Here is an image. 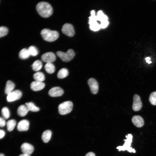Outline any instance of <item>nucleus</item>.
I'll return each mask as SVG.
<instances>
[{
	"label": "nucleus",
	"mask_w": 156,
	"mask_h": 156,
	"mask_svg": "<svg viewBox=\"0 0 156 156\" xmlns=\"http://www.w3.org/2000/svg\"><path fill=\"white\" fill-rule=\"evenodd\" d=\"M36 9L39 15L44 18L48 17L53 13L52 7L49 3L47 2H39L36 6Z\"/></svg>",
	"instance_id": "nucleus-1"
},
{
	"label": "nucleus",
	"mask_w": 156,
	"mask_h": 156,
	"mask_svg": "<svg viewBox=\"0 0 156 156\" xmlns=\"http://www.w3.org/2000/svg\"><path fill=\"white\" fill-rule=\"evenodd\" d=\"M41 34L45 40L49 42L55 40L58 38L59 36V33L56 31H51L46 28L42 30Z\"/></svg>",
	"instance_id": "nucleus-2"
},
{
	"label": "nucleus",
	"mask_w": 156,
	"mask_h": 156,
	"mask_svg": "<svg viewBox=\"0 0 156 156\" xmlns=\"http://www.w3.org/2000/svg\"><path fill=\"white\" fill-rule=\"evenodd\" d=\"M127 138L126 139L124 140L125 141L124 144L122 146H118L116 148L118 149L119 151H125L127 150L128 151L131 153H135V150L134 148H132L131 147V144L132 142L133 136L131 134H129L126 136Z\"/></svg>",
	"instance_id": "nucleus-3"
},
{
	"label": "nucleus",
	"mask_w": 156,
	"mask_h": 156,
	"mask_svg": "<svg viewBox=\"0 0 156 156\" xmlns=\"http://www.w3.org/2000/svg\"><path fill=\"white\" fill-rule=\"evenodd\" d=\"M73 106V103L71 101H67L63 102L58 106L59 112L62 115L67 114L72 111Z\"/></svg>",
	"instance_id": "nucleus-4"
},
{
	"label": "nucleus",
	"mask_w": 156,
	"mask_h": 156,
	"mask_svg": "<svg viewBox=\"0 0 156 156\" xmlns=\"http://www.w3.org/2000/svg\"><path fill=\"white\" fill-rule=\"evenodd\" d=\"M56 54L62 61L65 62L70 61L75 55V52L71 49H68L66 52L58 51L56 52Z\"/></svg>",
	"instance_id": "nucleus-5"
},
{
	"label": "nucleus",
	"mask_w": 156,
	"mask_h": 156,
	"mask_svg": "<svg viewBox=\"0 0 156 156\" xmlns=\"http://www.w3.org/2000/svg\"><path fill=\"white\" fill-rule=\"evenodd\" d=\"M96 15L94 10L91 11V16L89 17V24L90 29L94 31H97L101 29L100 24L97 22Z\"/></svg>",
	"instance_id": "nucleus-6"
},
{
	"label": "nucleus",
	"mask_w": 156,
	"mask_h": 156,
	"mask_svg": "<svg viewBox=\"0 0 156 156\" xmlns=\"http://www.w3.org/2000/svg\"><path fill=\"white\" fill-rule=\"evenodd\" d=\"M96 18L97 21L100 22L101 29L105 28L107 26L109 23L108 17L101 10L98 11L96 15Z\"/></svg>",
	"instance_id": "nucleus-7"
},
{
	"label": "nucleus",
	"mask_w": 156,
	"mask_h": 156,
	"mask_svg": "<svg viewBox=\"0 0 156 156\" xmlns=\"http://www.w3.org/2000/svg\"><path fill=\"white\" fill-rule=\"evenodd\" d=\"M62 31L64 34L70 37L73 36L75 34L73 27L68 23H65L63 25Z\"/></svg>",
	"instance_id": "nucleus-8"
},
{
	"label": "nucleus",
	"mask_w": 156,
	"mask_h": 156,
	"mask_svg": "<svg viewBox=\"0 0 156 156\" xmlns=\"http://www.w3.org/2000/svg\"><path fill=\"white\" fill-rule=\"evenodd\" d=\"M133 102L132 105V109L134 111H138L142 108V104L140 96L135 94L133 96Z\"/></svg>",
	"instance_id": "nucleus-9"
},
{
	"label": "nucleus",
	"mask_w": 156,
	"mask_h": 156,
	"mask_svg": "<svg viewBox=\"0 0 156 156\" xmlns=\"http://www.w3.org/2000/svg\"><path fill=\"white\" fill-rule=\"evenodd\" d=\"M88 83L92 93L93 94H96L99 90V85L96 80L91 78L88 80Z\"/></svg>",
	"instance_id": "nucleus-10"
},
{
	"label": "nucleus",
	"mask_w": 156,
	"mask_h": 156,
	"mask_svg": "<svg viewBox=\"0 0 156 156\" xmlns=\"http://www.w3.org/2000/svg\"><path fill=\"white\" fill-rule=\"evenodd\" d=\"M22 95V92L20 90H14L8 95L7 100L8 102L13 101L20 99Z\"/></svg>",
	"instance_id": "nucleus-11"
},
{
	"label": "nucleus",
	"mask_w": 156,
	"mask_h": 156,
	"mask_svg": "<svg viewBox=\"0 0 156 156\" xmlns=\"http://www.w3.org/2000/svg\"><path fill=\"white\" fill-rule=\"evenodd\" d=\"M41 59L43 62L46 63H52L55 61L56 57L53 53L48 52L42 55Z\"/></svg>",
	"instance_id": "nucleus-12"
},
{
	"label": "nucleus",
	"mask_w": 156,
	"mask_h": 156,
	"mask_svg": "<svg viewBox=\"0 0 156 156\" xmlns=\"http://www.w3.org/2000/svg\"><path fill=\"white\" fill-rule=\"evenodd\" d=\"M21 149L23 153L30 155L34 151V147L31 144L24 143L21 146Z\"/></svg>",
	"instance_id": "nucleus-13"
},
{
	"label": "nucleus",
	"mask_w": 156,
	"mask_h": 156,
	"mask_svg": "<svg viewBox=\"0 0 156 156\" xmlns=\"http://www.w3.org/2000/svg\"><path fill=\"white\" fill-rule=\"evenodd\" d=\"M64 93L63 89L59 87H55L51 88L49 91V95L52 97L61 96Z\"/></svg>",
	"instance_id": "nucleus-14"
},
{
	"label": "nucleus",
	"mask_w": 156,
	"mask_h": 156,
	"mask_svg": "<svg viewBox=\"0 0 156 156\" xmlns=\"http://www.w3.org/2000/svg\"><path fill=\"white\" fill-rule=\"evenodd\" d=\"M29 123L27 120H22L18 123L17 129L19 131H26L29 128Z\"/></svg>",
	"instance_id": "nucleus-15"
},
{
	"label": "nucleus",
	"mask_w": 156,
	"mask_h": 156,
	"mask_svg": "<svg viewBox=\"0 0 156 156\" xmlns=\"http://www.w3.org/2000/svg\"><path fill=\"white\" fill-rule=\"evenodd\" d=\"M131 121L134 125L138 127H141L144 124V121L143 118L139 115L133 116L131 119Z\"/></svg>",
	"instance_id": "nucleus-16"
},
{
	"label": "nucleus",
	"mask_w": 156,
	"mask_h": 156,
	"mask_svg": "<svg viewBox=\"0 0 156 156\" xmlns=\"http://www.w3.org/2000/svg\"><path fill=\"white\" fill-rule=\"evenodd\" d=\"M45 84L42 82L35 81L31 82L30 84L31 89L34 91H38L42 89Z\"/></svg>",
	"instance_id": "nucleus-17"
},
{
	"label": "nucleus",
	"mask_w": 156,
	"mask_h": 156,
	"mask_svg": "<svg viewBox=\"0 0 156 156\" xmlns=\"http://www.w3.org/2000/svg\"><path fill=\"white\" fill-rule=\"evenodd\" d=\"M14 87V84L11 81H8L6 83L5 89V93L7 95L8 94L13 91Z\"/></svg>",
	"instance_id": "nucleus-18"
},
{
	"label": "nucleus",
	"mask_w": 156,
	"mask_h": 156,
	"mask_svg": "<svg viewBox=\"0 0 156 156\" xmlns=\"http://www.w3.org/2000/svg\"><path fill=\"white\" fill-rule=\"evenodd\" d=\"M52 135L51 131L49 130L44 131L42 133V139L45 143L48 142L50 140Z\"/></svg>",
	"instance_id": "nucleus-19"
},
{
	"label": "nucleus",
	"mask_w": 156,
	"mask_h": 156,
	"mask_svg": "<svg viewBox=\"0 0 156 156\" xmlns=\"http://www.w3.org/2000/svg\"><path fill=\"white\" fill-rule=\"evenodd\" d=\"M29 111L26 106L21 105L18 108L17 112L19 116L23 117L27 115Z\"/></svg>",
	"instance_id": "nucleus-20"
},
{
	"label": "nucleus",
	"mask_w": 156,
	"mask_h": 156,
	"mask_svg": "<svg viewBox=\"0 0 156 156\" xmlns=\"http://www.w3.org/2000/svg\"><path fill=\"white\" fill-rule=\"evenodd\" d=\"M30 55L28 49L23 48L21 49L19 53V56L22 59L28 58Z\"/></svg>",
	"instance_id": "nucleus-21"
},
{
	"label": "nucleus",
	"mask_w": 156,
	"mask_h": 156,
	"mask_svg": "<svg viewBox=\"0 0 156 156\" xmlns=\"http://www.w3.org/2000/svg\"><path fill=\"white\" fill-rule=\"evenodd\" d=\"M34 79L36 81L42 82L45 79L44 74L40 72H38L33 75Z\"/></svg>",
	"instance_id": "nucleus-22"
},
{
	"label": "nucleus",
	"mask_w": 156,
	"mask_h": 156,
	"mask_svg": "<svg viewBox=\"0 0 156 156\" xmlns=\"http://www.w3.org/2000/svg\"><path fill=\"white\" fill-rule=\"evenodd\" d=\"M42 66L41 61L39 60H37L34 62L32 64V68L34 70L37 71L40 70Z\"/></svg>",
	"instance_id": "nucleus-23"
},
{
	"label": "nucleus",
	"mask_w": 156,
	"mask_h": 156,
	"mask_svg": "<svg viewBox=\"0 0 156 156\" xmlns=\"http://www.w3.org/2000/svg\"><path fill=\"white\" fill-rule=\"evenodd\" d=\"M68 74V70L63 68L59 70L57 74V76L59 79H63L66 77Z\"/></svg>",
	"instance_id": "nucleus-24"
},
{
	"label": "nucleus",
	"mask_w": 156,
	"mask_h": 156,
	"mask_svg": "<svg viewBox=\"0 0 156 156\" xmlns=\"http://www.w3.org/2000/svg\"><path fill=\"white\" fill-rule=\"evenodd\" d=\"M46 71L49 74L53 73L55 70V67L52 63H46L44 66Z\"/></svg>",
	"instance_id": "nucleus-25"
},
{
	"label": "nucleus",
	"mask_w": 156,
	"mask_h": 156,
	"mask_svg": "<svg viewBox=\"0 0 156 156\" xmlns=\"http://www.w3.org/2000/svg\"><path fill=\"white\" fill-rule=\"evenodd\" d=\"M26 106L29 111L33 112H36L40 110V108L36 106L31 102L26 103H25Z\"/></svg>",
	"instance_id": "nucleus-26"
},
{
	"label": "nucleus",
	"mask_w": 156,
	"mask_h": 156,
	"mask_svg": "<svg viewBox=\"0 0 156 156\" xmlns=\"http://www.w3.org/2000/svg\"><path fill=\"white\" fill-rule=\"evenodd\" d=\"M16 124V121L13 119L8 120L7 122V129L9 131H12L14 128Z\"/></svg>",
	"instance_id": "nucleus-27"
},
{
	"label": "nucleus",
	"mask_w": 156,
	"mask_h": 156,
	"mask_svg": "<svg viewBox=\"0 0 156 156\" xmlns=\"http://www.w3.org/2000/svg\"><path fill=\"white\" fill-rule=\"evenodd\" d=\"M30 55L36 56L38 53V51L37 48L34 46H31L28 49Z\"/></svg>",
	"instance_id": "nucleus-28"
},
{
	"label": "nucleus",
	"mask_w": 156,
	"mask_h": 156,
	"mask_svg": "<svg viewBox=\"0 0 156 156\" xmlns=\"http://www.w3.org/2000/svg\"><path fill=\"white\" fill-rule=\"evenodd\" d=\"M149 100L152 105H156V91L153 92L150 94Z\"/></svg>",
	"instance_id": "nucleus-29"
},
{
	"label": "nucleus",
	"mask_w": 156,
	"mask_h": 156,
	"mask_svg": "<svg viewBox=\"0 0 156 156\" xmlns=\"http://www.w3.org/2000/svg\"><path fill=\"white\" fill-rule=\"evenodd\" d=\"M1 114L5 119L8 118L10 116V112L8 109L6 107H3L1 110Z\"/></svg>",
	"instance_id": "nucleus-30"
},
{
	"label": "nucleus",
	"mask_w": 156,
	"mask_h": 156,
	"mask_svg": "<svg viewBox=\"0 0 156 156\" xmlns=\"http://www.w3.org/2000/svg\"><path fill=\"white\" fill-rule=\"evenodd\" d=\"M8 28L4 26L0 27V38L6 36L8 33Z\"/></svg>",
	"instance_id": "nucleus-31"
},
{
	"label": "nucleus",
	"mask_w": 156,
	"mask_h": 156,
	"mask_svg": "<svg viewBox=\"0 0 156 156\" xmlns=\"http://www.w3.org/2000/svg\"><path fill=\"white\" fill-rule=\"evenodd\" d=\"M6 124V122L5 120L3 118L0 117V127H4Z\"/></svg>",
	"instance_id": "nucleus-32"
},
{
	"label": "nucleus",
	"mask_w": 156,
	"mask_h": 156,
	"mask_svg": "<svg viewBox=\"0 0 156 156\" xmlns=\"http://www.w3.org/2000/svg\"><path fill=\"white\" fill-rule=\"evenodd\" d=\"M5 131L1 129H0V139L3 138L5 135Z\"/></svg>",
	"instance_id": "nucleus-33"
},
{
	"label": "nucleus",
	"mask_w": 156,
	"mask_h": 156,
	"mask_svg": "<svg viewBox=\"0 0 156 156\" xmlns=\"http://www.w3.org/2000/svg\"><path fill=\"white\" fill-rule=\"evenodd\" d=\"M85 156H95V154L92 152H90L87 153Z\"/></svg>",
	"instance_id": "nucleus-34"
},
{
	"label": "nucleus",
	"mask_w": 156,
	"mask_h": 156,
	"mask_svg": "<svg viewBox=\"0 0 156 156\" xmlns=\"http://www.w3.org/2000/svg\"><path fill=\"white\" fill-rule=\"evenodd\" d=\"M145 60H146V62L148 63V64H150L152 63V62L150 61L151 60V58L149 57H147L145 58Z\"/></svg>",
	"instance_id": "nucleus-35"
},
{
	"label": "nucleus",
	"mask_w": 156,
	"mask_h": 156,
	"mask_svg": "<svg viewBox=\"0 0 156 156\" xmlns=\"http://www.w3.org/2000/svg\"><path fill=\"white\" fill-rule=\"evenodd\" d=\"M19 156H30V155L23 153V154L20 155Z\"/></svg>",
	"instance_id": "nucleus-36"
},
{
	"label": "nucleus",
	"mask_w": 156,
	"mask_h": 156,
	"mask_svg": "<svg viewBox=\"0 0 156 156\" xmlns=\"http://www.w3.org/2000/svg\"><path fill=\"white\" fill-rule=\"evenodd\" d=\"M0 156H5V155L2 153H0Z\"/></svg>",
	"instance_id": "nucleus-37"
}]
</instances>
